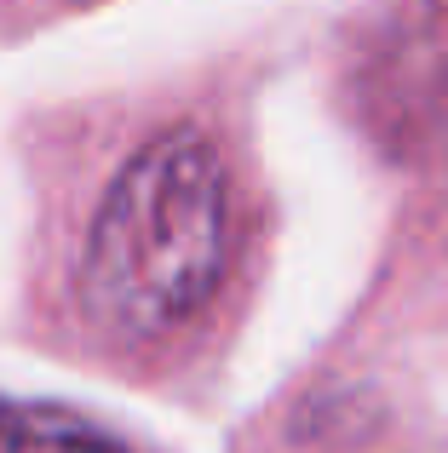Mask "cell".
I'll return each instance as SVG.
<instances>
[{"label": "cell", "instance_id": "1", "mask_svg": "<svg viewBox=\"0 0 448 453\" xmlns=\"http://www.w3.org/2000/svg\"><path fill=\"white\" fill-rule=\"evenodd\" d=\"M230 253V178L202 133L150 138L87 235L81 299L121 339H156L213 299Z\"/></svg>", "mask_w": 448, "mask_h": 453}, {"label": "cell", "instance_id": "2", "mask_svg": "<svg viewBox=\"0 0 448 453\" xmlns=\"http://www.w3.org/2000/svg\"><path fill=\"white\" fill-rule=\"evenodd\" d=\"M35 453H121V448L104 442V436L75 431V425H64V419H46V431H41V442H35Z\"/></svg>", "mask_w": 448, "mask_h": 453}, {"label": "cell", "instance_id": "3", "mask_svg": "<svg viewBox=\"0 0 448 453\" xmlns=\"http://www.w3.org/2000/svg\"><path fill=\"white\" fill-rule=\"evenodd\" d=\"M41 431H46V419H35V413L0 402V453H29L35 442H41Z\"/></svg>", "mask_w": 448, "mask_h": 453}]
</instances>
